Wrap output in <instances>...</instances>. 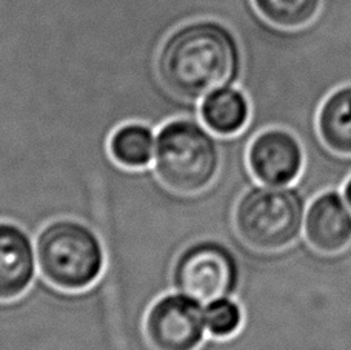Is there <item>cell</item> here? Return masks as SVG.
<instances>
[{"label":"cell","mask_w":351,"mask_h":350,"mask_svg":"<svg viewBox=\"0 0 351 350\" xmlns=\"http://www.w3.org/2000/svg\"><path fill=\"white\" fill-rule=\"evenodd\" d=\"M343 198H346V201H347L348 207H350V210H351V176H350V179L347 180L346 189H343Z\"/></svg>","instance_id":"9a60e30c"},{"label":"cell","mask_w":351,"mask_h":350,"mask_svg":"<svg viewBox=\"0 0 351 350\" xmlns=\"http://www.w3.org/2000/svg\"><path fill=\"white\" fill-rule=\"evenodd\" d=\"M239 70V43L227 27L213 21L193 22L174 31L158 58L160 82L185 101H199L228 86Z\"/></svg>","instance_id":"6da1fadb"},{"label":"cell","mask_w":351,"mask_h":350,"mask_svg":"<svg viewBox=\"0 0 351 350\" xmlns=\"http://www.w3.org/2000/svg\"><path fill=\"white\" fill-rule=\"evenodd\" d=\"M317 133L331 153L351 156V85H343L325 97L317 113Z\"/></svg>","instance_id":"30bf717a"},{"label":"cell","mask_w":351,"mask_h":350,"mask_svg":"<svg viewBox=\"0 0 351 350\" xmlns=\"http://www.w3.org/2000/svg\"><path fill=\"white\" fill-rule=\"evenodd\" d=\"M184 293L159 298L147 312L143 336L149 350H199L206 336L205 310Z\"/></svg>","instance_id":"8992f818"},{"label":"cell","mask_w":351,"mask_h":350,"mask_svg":"<svg viewBox=\"0 0 351 350\" xmlns=\"http://www.w3.org/2000/svg\"><path fill=\"white\" fill-rule=\"evenodd\" d=\"M36 258L42 278L62 292H82L100 278L104 246L85 224L74 220L49 222L37 236Z\"/></svg>","instance_id":"3957f363"},{"label":"cell","mask_w":351,"mask_h":350,"mask_svg":"<svg viewBox=\"0 0 351 350\" xmlns=\"http://www.w3.org/2000/svg\"><path fill=\"white\" fill-rule=\"evenodd\" d=\"M324 0H253L263 21L280 30H300L317 17Z\"/></svg>","instance_id":"4fadbf2b"},{"label":"cell","mask_w":351,"mask_h":350,"mask_svg":"<svg viewBox=\"0 0 351 350\" xmlns=\"http://www.w3.org/2000/svg\"><path fill=\"white\" fill-rule=\"evenodd\" d=\"M153 162L156 176L168 190L180 196H197L217 179L221 150L202 125L178 119L160 128Z\"/></svg>","instance_id":"7a4b0ae2"},{"label":"cell","mask_w":351,"mask_h":350,"mask_svg":"<svg viewBox=\"0 0 351 350\" xmlns=\"http://www.w3.org/2000/svg\"><path fill=\"white\" fill-rule=\"evenodd\" d=\"M202 122L219 136H234L247 127L250 102L241 90L223 86L204 97L200 105Z\"/></svg>","instance_id":"8fae6325"},{"label":"cell","mask_w":351,"mask_h":350,"mask_svg":"<svg viewBox=\"0 0 351 350\" xmlns=\"http://www.w3.org/2000/svg\"><path fill=\"white\" fill-rule=\"evenodd\" d=\"M247 161L250 172L262 185L284 187L296 183L304 170L305 154L291 131L269 128L250 143Z\"/></svg>","instance_id":"52a82bcc"},{"label":"cell","mask_w":351,"mask_h":350,"mask_svg":"<svg viewBox=\"0 0 351 350\" xmlns=\"http://www.w3.org/2000/svg\"><path fill=\"white\" fill-rule=\"evenodd\" d=\"M36 252L31 237L11 222H0V301H14L36 277Z\"/></svg>","instance_id":"9c48e42d"},{"label":"cell","mask_w":351,"mask_h":350,"mask_svg":"<svg viewBox=\"0 0 351 350\" xmlns=\"http://www.w3.org/2000/svg\"><path fill=\"white\" fill-rule=\"evenodd\" d=\"M205 326L213 338L228 341L241 332L243 326V312L236 301L230 298L216 299L205 309Z\"/></svg>","instance_id":"5bb4252c"},{"label":"cell","mask_w":351,"mask_h":350,"mask_svg":"<svg viewBox=\"0 0 351 350\" xmlns=\"http://www.w3.org/2000/svg\"><path fill=\"white\" fill-rule=\"evenodd\" d=\"M305 201L296 189L261 185L247 190L236 204V235L261 253L282 252L304 230Z\"/></svg>","instance_id":"277c9868"},{"label":"cell","mask_w":351,"mask_h":350,"mask_svg":"<svg viewBox=\"0 0 351 350\" xmlns=\"http://www.w3.org/2000/svg\"><path fill=\"white\" fill-rule=\"evenodd\" d=\"M304 233L317 253L335 256L351 244V210L337 191H325L313 199L305 211Z\"/></svg>","instance_id":"ba28073f"},{"label":"cell","mask_w":351,"mask_h":350,"mask_svg":"<svg viewBox=\"0 0 351 350\" xmlns=\"http://www.w3.org/2000/svg\"><path fill=\"white\" fill-rule=\"evenodd\" d=\"M156 141L143 124H125L111 135L108 150L112 161L128 170L145 168L154 159Z\"/></svg>","instance_id":"7c38bea8"},{"label":"cell","mask_w":351,"mask_h":350,"mask_svg":"<svg viewBox=\"0 0 351 350\" xmlns=\"http://www.w3.org/2000/svg\"><path fill=\"white\" fill-rule=\"evenodd\" d=\"M239 261L217 241H197L182 250L173 266V285L200 304L233 296L239 287Z\"/></svg>","instance_id":"5b68a950"}]
</instances>
